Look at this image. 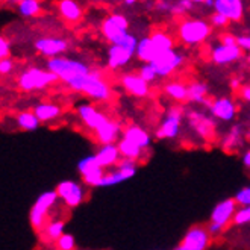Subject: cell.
I'll return each instance as SVG.
<instances>
[{
	"instance_id": "obj_9",
	"label": "cell",
	"mask_w": 250,
	"mask_h": 250,
	"mask_svg": "<svg viewBox=\"0 0 250 250\" xmlns=\"http://www.w3.org/2000/svg\"><path fill=\"white\" fill-rule=\"evenodd\" d=\"M58 82V78L52 71L44 70L40 67H29L26 71L20 73L17 83L23 91H34V90H44L50 85Z\"/></svg>"
},
{
	"instance_id": "obj_12",
	"label": "cell",
	"mask_w": 250,
	"mask_h": 250,
	"mask_svg": "<svg viewBox=\"0 0 250 250\" xmlns=\"http://www.w3.org/2000/svg\"><path fill=\"white\" fill-rule=\"evenodd\" d=\"M58 199H60L67 208L73 209L78 208L86 199V188L83 184H79L76 181L65 179L61 181L55 188Z\"/></svg>"
},
{
	"instance_id": "obj_24",
	"label": "cell",
	"mask_w": 250,
	"mask_h": 250,
	"mask_svg": "<svg viewBox=\"0 0 250 250\" xmlns=\"http://www.w3.org/2000/svg\"><path fill=\"white\" fill-rule=\"evenodd\" d=\"M94 138L100 146L105 144H117L122 140L123 135V127L120 125V122L115 120H109L108 123H105L99 130L94 132Z\"/></svg>"
},
{
	"instance_id": "obj_2",
	"label": "cell",
	"mask_w": 250,
	"mask_h": 250,
	"mask_svg": "<svg viewBox=\"0 0 250 250\" xmlns=\"http://www.w3.org/2000/svg\"><path fill=\"white\" fill-rule=\"evenodd\" d=\"M212 26L209 20L199 17H184L178 23L176 38L185 47H199L207 42L212 35Z\"/></svg>"
},
{
	"instance_id": "obj_22",
	"label": "cell",
	"mask_w": 250,
	"mask_h": 250,
	"mask_svg": "<svg viewBox=\"0 0 250 250\" xmlns=\"http://www.w3.org/2000/svg\"><path fill=\"white\" fill-rule=\"evenodd\" d=\"M34 47L37 52H40L42 56H47L49 60L58 58L60 55L65 53L70 47V44L64 38H55V37H46L35 41Z\"/></svg>"
},
{
	"instance_id": "obj_38",
	"label": "cell",
	"mask_w": 250,
	"mask_h": 250,
	"mask_svg": "<svg viewBox=\"0 0 250 250\" xmlns=\"http://www.w3.org/2000/svg\"><path fill=\"white\" fill-rule=\"evenodd\" d=\"M250 223V207H238L237 212L233 215L232 225L235 226H244Z\"/></svg>"
},
{
	"instance_id": "obj_8",
	"label": "cell",
	"mask_w": 250,
	"mask_h": 250,
	"mask_svg": "<svg viewBox=\"0 0 250 250\" xmlns=\"http://www.w3.org/2000/svg\"><path fill=\"white\" fill-rule=\"evenodd\" d=\"M130 21L122 12H112L100 23V34L111 46L120 44L129 35Z\"/></svg>"
},
{
	"instance_id": "obj_23",
	"label": "cell",
	"mask_w": 250,
	"mask_h": 250,
	"mask_svg": "<svg viewBox=\"0 0 250 250\" xmlns=\"http://www.w3.org/2000/svg\"><path fill=\"white\" fill-rule=\"evenodd\" d=\"M123 140L132 143V144H135L138 146L140 149H143L144 152L147 149H150V146H152V135H150V132L144 129L143 126L140 125H129L123 129V135H122Z\"/></svg>"
},
{
	"instance_id": "obj_10",
	"label": "cell",
	"mask_w": 250,
	"mask_h": 250,
	"mask_svg": "<svg viewBox=\"0 0 250 250\" xmlns=\"http://www.w3.org/2000/svg\"><path fill=\"white\" fill-rule=\"evenodd\" d=\"M58 200L60 199H58L55 189L40 194V197L35 200L31 212H29V220H31V225L35 230H44V228L47 226V215Z\"/></svg>"
},
{
	"instance_id": "obj_11",
	"label": "cell",
	"mask_w": 250,
	"mask_h": 250,
	"mask_svg": "<svg viewBox=\"0 0 250 250\" xmlns=\"http://www.w3.org/2000/svg\"><path fill=\"white\" fill-rule=\"evenodd\" d=\"M187 62V56L179 49H171L163 55H159L156 60H153L150 64L155 68L158 78L166 79L174 75L176 71L181 70Z\"/></svg>"
},
{
	"instance_id": "obj_48",
	"label": "cell",
	"mask_w": 250,
	"mask_h": 250,
	"mask_svg": "<svg viewBox=\"0 0 250 250\" xmlns=\"http://www.w3.org/2000/svg\"><path fill=\"white\" fill-rule=\"evenodd\" d=\"M230 86L233 88V90H238V91H240V88H241V86H240V81H238V79H232V81H230Z\"/></svg>"
},
{
	"instance_id": "obj_36",
	"label": "cell",
	"mask_w": 250,
	"mask_h": 250,
	"mask_svg": "<svg viewBox=\"0 0 250 250\" xmlns=\"http://www.w3.org/2000/svg\"><path fill=\"white\" fill-rule=\"evenodd\" d=\"M64 229H65V222H64V220H52V222H49L47 226L44 228V233H46V237L49 240L58 241L65 233Z\"/></svg>"
},
{
	"instance_id": "obj_40",
	"label": "cell",
	"mask_w": 250,
	"mask_h": 250,
	"mask_svg": "<svg viewBox=\"0 0 250 250\" xmlns=\"http://www.w3.org/2000/svg\"><path fill=\"white\" fill-rule=\"evenodd\" d=\"M56 246L60 250H75L76 247V240L71 233H64L62 237L56 241Z\"/></svg>"
},
{
	"instance_id": "obj_13",
	"label": "cell",
	"mask_w": 250,
	"mask_h": 250,
	"mask_svg": "<svg viewBox=\"0 0 250 250\" xmlns=\"http://www.w3.org/2000/svg\"><path fill=\"white\" fill-rule=\"evenodd\" d=\"M212 235L203 225L191 226L174 250H208L212 244Z\"/></svg>"
},
{
	"instance_id": "obj_19",
	"label": "cell",
	"mask_w": 250,
	"mask_h": 250,
	"mask_svg": "<svg viewBox=\"0 0 250 250\" xmlns=\"http://www.w3.org/2000/svg\"><path fill=\"white\" fill-rule=\"evenodd\" d=\"M120 85L123 90L135 99H146L149 97L152 93V88L150 85L147 83L146 81L141 79V76L138 75L137 71H126L120 76L119 79Z\"/></svg>"
},
{
	"instance_id": "obj_16",
	"label": "cell",
	"mask_w": 250,
	"mask_h": 250,
	"mask_svg": "<svg viewBox=\"0 0 250 250\" xmlns=\"http://www.w3.org/2000/svg\"><path fill=\"white\" fill-rule=\"evenodd\" d=\"M208 112L215 122L232 123L238 115V105L230 96H220L211 100Z\"/></svg>"
},
{
	"instance_id": "obj_35",
	"label": "cell",
	"mask_w": 250,
	"mask_h": 250,
	"mask_svg": "<svg viewBox=\"0 0 250 250\" xmlns=\"http://www.w3.org/2000/svg\"><path fill=\"white\" fill-rule=\"evenodd\" d=\"M17 9L23 17H38L42 12V6L38 0H21L17 5Z\"/></svg>"
},
{
	"instance_id": "obj_31",
	"label": "cell",
	"mask_w": 250,
	"mask_h": 250,
	"mask_svg": "<svg viewBox=\"0 0 250 250\" xmlns=\"http://www.w3.org/2000/svg\"><path fill=\"white\" fill-rule=\"evenodd\" d=\"M196 2L193 0H179V2H161L158 3V9L171 14L173 17H184L187 12L193 11Z\"/></svg>"
},
{
	"instance_id": "obj_43",
	"label": "cell",
	"mask_w": 250,
	"mask_h": 250,
	"mask_svg": "<svg viewBox=\"0 0 250 250\" xmlns=\"http://www.w3.org/2000/svg\"><path fill=\"white\" fill-rule=\"evenodd\" d=\"M12 70H14V61L11 58L0 61V75H9Z\"/></svg>"
},
{
	"instance_id": "obj_1",
	"label": "cell",
	"mask_w": 250,
	"mask_h": 250,
	"mask_svg": "<svg viewBox=\"0 0 250 250\" xmlns=\"http://www.w3.org/2000/svg\"><path fill=\"white\" fill-rule=\"evenodd\" d=\"M46 68L53 73L58 81L65 83L73 91H78V86L85 79V76H88L93 71V68L86 62L79 60H71V58L65 56L47 60Z\"/></svg>"
},
{
	"instance_id": "obj_28",
	"label": "cell",
	"mask_w": 250,
	"mask_h": 250,
	"mask_svg": "<svg viewBox=\"0 0 250 250\" xmlns=\"http://www.w3.org/2000/svg\"><path fill=\"white\" fill-rule=\"evenodd\" d=\"M163 91H164V96L168 97L171 102H174L176 105L188 102V85H185L181 81H170L164 83Z\"/></svg>"
},
{
	"instance_id": "obj_17",
	"label": "cell",
	"mask_w": 250,
	"mask_h": 250,
	"mask_svg": "<svg viewBox=\"0 0 250 250\" xmlns=\"http://www.w3.org/2000/svg\"><path fill=\"white\" fill-rule=\"evenodd\" d=\"M137 170H138V163H135V161L122 159L115 168H111L109 171H106L104 181H102L100 188L115 187V185H120L123 182H127L137 174Z\"/></svg>"
},
{
	"instance_id": "obj_30",
	"label": "cell",
	"mask_w": 250,
	"mask_h": 250,
	"mask_svg": "<svg viewBox=\"0 0 250 250\" xmlns=\"http://www.w3.org/2000/svg\"><path fill=\"white\" fill-rule=\"evenodd\" d=\"M149 38H150V42H152V47H153L156 58L159 55H163V53L174 49V38L166 31H155L152 35H149Z\"/></svg>"
},
{
	"instance_id": "obj_37",
	"label": "cell",
	"mask_w": 250,
	"mask_h": 250,
	"mask_svg": "<svg viewBox=\"0 0 250 250\" xmlns=\"http://www.w3.org/2000/svg\"><path fill=\"white\" fill-rule=\"evenodd\" d=\"M137 73L141 76V79L146 81L149 85L153 83L156 79H159L158 75H156V71H155V68L152 67V64H141Z\"/></svg>"
},
{
	"instance_id": "obj_46",
	"label": "cell",
	"mask_w": 250,
	"mask_h": 250,
	"mask_svg": "<svg viewBox=\"0 0 250 250\" xmlns=\"http://www.w3.org/2000/svg\"><path fill=\"white\" fill-rule=\"evenodd\" d=\"M220 42L228 44V46H233V44H237V37L229 34V32L222 34V35H220Z\"/></svg>"
},
{
	"instance_id": "obj_25",
	"label": "cell",
	"mask_w": 250,
	"mask_h": 250,
	"mask_svg": "<svg viewBox=\"0 0 250 250\" xmlns=\"http://www.w3.org/2000/svg\"><path fill=\"white\" fill-rule=\"evenodd\" d=\"M97 163L100 164L102 168H115L122 161L120 152H119V146L117 144H105V146H99V149L94 153Z\"/></svg>"
},
{
	"instance_id": "obj_51",
	"label": "cell",
	"mask_w": 250,
	"mask_h": 250,
	"mask_svg": "<svg viewBox=\"0 0 250 250\" xmlns=\"http://www.w3.org/2000/svg\"><path fill=\"white\" fill-rule=\"evenodd\" d=\"M247 64H249V65H250V53H249V55H247Z\"/></svg>"
},
{
	"instance_id": "obj_34",
	"label": "cell",
	"mask_w": 250,
	"mask_h": 250,
	"mask_svg": "<svg viewBox=\"0 0 250 250\" xmlns=\"http://www.w3.org/2000/svg\"><path fill=\"white\" fill-rule=\"evenodd\" d=\"M16 120H17V125L20 129L23 130H29V132H34L40 127L41 122L37 119V115L34 114V111H23L20 112L17 117H16Z\"/></svg>"
},
{
	"instance_id": "obj_44",
	"label": "cell",
	"mask_w": 250,
	"mask_h": 250,
	"mask_svg": "<svg viewBox=\"0 0 250 250\" xmlns=\"http://www.w3.org/2000/svg\"><path fill=\"white\" fill-rule=\"evenodd\" d=\"M237 44L241 47L243 52L250 53V35H238L237 37Z\"/></svg>"
},
{
	"instance_id": "obj_42",
	"label": "cell",
	"mask_w": 250,
	"mask_h": 250,
	"mask_svg": "<svg viewBox=\"0 0 250 250\" xmlns=\"http://www.w3.org/2000/svg\"><path fill=\"white\" fill-rule=\"evenodd\" d=\"M9 55H11V44L3 35H0V61L9 58Z\"/></svg>"
},
{
	"instance_id": "obj_45",
	"label": "cell",
	"mask_w": 250,
	"mask_h": 250,
	"mask_svg": "<svg viewBox=\"0 0 250 250\" xmlns=\"http://www.w3.org/2000/svg\"><path fill=\"white\" fill-rule=\"evenodd\" d=\"M238 96L243 102H246V104L250 105V83H246L240 88V91H238Z\"/></svg>"
},
{
	"instance_id": "obj_49",
	"label": "cell",
	"mask_w": 250,
	"mask_h": 250,
	"mask_svg": "<svg viewBox=\"0 0 250 250\" xmlns=\"http://www.w3.org/2000/svg\"><path fill=\"white\" fill-rule=\"evenodd\" d=\"M205 6H212L214 8V0H207V2H202Z\"/></svg>"
},
{
	"instance_id": "obj_32",
	"label": "cell",
	"mask_w": 250,
	"mask_h": 250,
	"mask_svg": "<svg viewBox=\"0 0 250 250\" xmlns=\"http://www.w3.org/2000/svg\"><path fill=\"white\" fill-rule=\"evenodd\" d=\"M117 146H119V152H120L122 159L135 161V163H138V161L143 159V156H144V150L143 149H140L138 146L132 144V143L123 140V138L119 143H117Z\"/></svg>"
},
{
	"instance_id": "obj_26",
	"label": "cell",
	"mask_w": 250,
	"mask_h": 250,
	"mask_svg": "<svg viewBox=\"0 0 250 250\" xmlns=\"http://www.w3.org/2000/svg\"><path fill=\"white\" fill-rule=\"evenodd\" d=\"M209 96V86L208 83H205L202 81H194L188 83V102L193 105H203V106H209L211 99Z\"/></svg>"
},
{
	"instance_id": "obj_39",
	"label": "cell",
	"mask_w": 250,
	"mask_h": 250,
	"mask_svg": "<svg viewBox=\"0 0 250 250\" xmlns=\"http://www.w3.org/2000/svg\"><path fill=\"white\" fill-rule=\"evenodd\" d=\"M233 200L237 202L238 207H250V185L238 189L233 196Z\"/></svg>"
},
{
	"instance_id": "obj_18",
	"label": "cell",
	"mask_w": 250,
	"mask_h": 250,
	"mask_svg": "<svg viewBox=\"0 0 250 250\" xmlns=\"http://www.w3.org/2000/svg\"><path fill=\"white\" fill-rule=\"evenodd\" d=\"M243 58V50L238 44H233V46H228L223 42H217L211 47L209 50V60L215 65H230L233 62L240 61Z\"/></svg>"
},
{
	"instance_id": "obj_7",
	"label": "cell",
	"mask_w": 250,
	"mask_h": 250,
	"mask_svg": "<svg viewBox=\"0 0 250 250\" xmlns=\"http://www.w3.org/2000/svg\"><path fill=\"white\" fill-rule=\"evenodd\" d=\"M185 120V109L181 105H173L167 109L163 120L159 122L155 137L158 140H176L182 134V126Z\"/></svg>"
},
{
	"instance_id": "obj_29",
	"label": "cell",
	"mask_w": 250,
	"mask_h": 250,
	"mask_svg": "<svg viewBox=\"0 0 250 250\" xmlns=\"http://www.w3.org/2000/svg\"><path fill=\"white\" fill-rule=\"evenodd\" d=\"M32 111L41 123H50L53 120H58L62 115V108L56 104H52V102H44V104H40Z\"/></svg>"
},
{
	"instance_id": "obj_41",
	"label": "cell",
	"mask_w": 250,
	"mask_h": 250,
	"mask_svg": "<svg viewBox=\"0 0 250 250\" xmlns=\"http://www.w3.org/2000/svg\"><path fill=\"white\" fill-rule=\"evenodd\" d=\"M209 23L215 29H225L229 24L228 19H225L222 14H218V12H212V16L209 17Z\"/></svg>"
},
{
	"instance_id": "obj_20",
	"label": "cell",
	"mask_w": 250,
	"mask_h": 250,
	"mask_svg": "<svg viewBox=\"0 0 250 250\" xmlns=\"http://www.w3.org/2000/svg\"><path fill=\"white\" fill-rule=\"evenodd\" d=\"M246 137H247V132L244 126L240 123H235L223 134L222 140H220V147L228 153H235L241 150V147L246 143Z\"/></svg>"
},
{
	"instance_id": "obj_5",
	"label": "cell",
	"mask_w": 250,
	"mask_h": 250,
	"mask_svg": "<svg viewBox=\"0 0 250 250\" xmlns=\"http://www.w3.org/2000/svg\"><path fill=\"white\" fill-rule=\"evenodd\" d=\"M187 126L193 134L202 141H212L215 137L217 122L211 117L209 112L202 111L197 108H191L185 111Z\"/></svg>"
},
{
	"instance_id": "obj_15",
	"label": "cell",
	"mask_w": 250,
	"mask_h": 250,
	"mask_svg": "<svg viewBox=\"0 0 250 250\" xmlns=\"http://www.w3.org/2000/svg\"><path fill=\"white\" fill-rule=\"evenodd\" d=\"M76 115H78V119L81 120V123L88 130H91L93 134L96 130H99L105 123H108L111 120L105 111H102L99 106H96L94 104H90V102L79 104L76 106Z\"/></svg>"
},
{
	"instance_id": "obj_6",
	"label": "cell",
	"mask_w": 250,
	"mask_h": 250,
	"mask_svg": "<svg viewBox=\"0 0 250 250\" xmlns=\"http://www.w3.org/2000/svg\"><path fill=\"white\" fill-rule=\"evenodd\" d=\"M237 209H238V205L233 200V197L223 199L218 203H215V207L211 211L209 223L207 226L212 237L222 235L226 230V228L233 222V215L237 212Z\"/></svg>"
},
{
	"instance_id": "obj_27",
	"label": "cell",
	"mask_w": 250,
	"mask_h": 250,
	"mask_svg": "<svg viewBox=\"0 0 250 250\" xmlns=\"http://www.w3.org/2000/svg\"><path fill=\"white\" fill-rule=\"evenodd\" d=\"M58 11H60V16L67 23H78L83 17L82 6L75 0H61V2H58Z\"/></svg>"
},
{
	"instance_id": "obj_50",
	"label": "cell",
	"mask_w": 250,
	"mask_h": 250,
	"mask_svg": "<svg viewBox=\"0 0 250 250\" xmlns=\"http://www.w3.org/2000/svg\"><path fill=\"white\" fill-rule=\"evenodd\" d=\"M125 5H127V6H132V5H135V0H126V2H125Z\"/></svg>"
},
{
	"instance_id": "obj_33",
	"label": "cell",
	"mask_w": 250,
	"mask_h": 250,
	"mask_svg": "<svg viewBox=\"0 0 250 250\" xmlns=\"http://www.w3.org/2000/svg\"><path fill=\"white\" fill-rule=\"evenodd\" d=\"M135 58H137V60H138L141 64H150V62L155 60V58H156L149 37H143V38L138 41L137 52H135Z\"/></svg>"
},
{
	"instance_id": "obj_47",
	"label": "cell",
	"mask_w": 250,
	"mask_h": 250,
	"mask_svg": "<svg viewBox=\"0 0 250 250\" xmlns=\"http://www.w3.org/2000/svg\"><path fill=\"white\" fill-rule=\"evenodd\" d=\"M241 163H243V166L246 168L250 170V147H247V149L243 152V155H241Z\"/></svg>"
},
{
	"instance_id": "obj_21",
	"label": "cell",
	"mask_w": 250,
	"mask_h": 250,
	"mask_svg": "<svg viewBox=\"0 0 250 250\" xmlns=\"http://www.w3.org/2000/svg\"><path fill=\"white\" fill-rule=\"evenodd\" d=\"M214 12L222 14L229 23H240L244 17L246 6L243 0H214Z\"/></svg>"
},
{
	"instance_id": "obj_14",
	"label": "cell",
	"mask_w": 250,
	"mask_h": 250,
	"mask_svg": "<svg viewBox=\"0 0 250 250\" xmlns=\"http://www.w3.org/2000/svg\"><path fill=\"white\" fill-rule=\"evenodd\" d=\"M78 171L82 178V184L88 188H100L106 170L102 168L94 155H88L78 163Z\"/></svg>"
},
{
	"instance_id": "obj_3",
	"label": "cell",
	"mask_w": 250,
	"mask_h": 250,
	"mask_svg": "<svg viewBox=\"0 0 250 250\" xmlns=\"http://www.w3.org/2000/svg\"><path fill=\"white\" fill-rule=\"evenodd\" d=\"M76 93L83 94L90 100L97 102V104H106L114 97L111 83L106 81L104 73L99 70H93L90 75L85 76V79L78 86Z\"/></svg>"
},
{
	"instance_id": "obj_4",
	"label": "cell",
	"mask_w": 250,
	"mask_h": 250,
	"mask_svg": "<svg viewBox=\"0 0 250 250\" xmlns=\"http://www.w3.org/2000/svg\"><path fill=\"white\" fill-rule=\"evenodd\" d=\"M138 38L130 34L117 46H109L106 50V65L111 71H120L122 68L127 67L132 60L135 58Z\"/></svg>"
}]
</instances>
